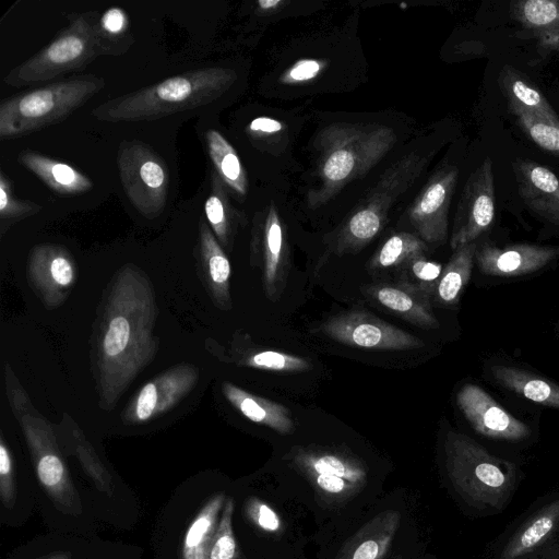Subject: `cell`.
I'll use <instances>...</instances> for the list:
<instances>
[{
    "label": "cell",
    "mask_w": 559,
    "mask_h": 559,
    "mask_svg": "<svg viewBox=\"0 0 559 559\" xmlns=\"http://www.w3.org/2000/svg\"><path fill=\"white\" fill-rule=\"evenodd\" d=\"M157 313L146 275L132 264L121 267L108 287L94 335V372L103 409L114 408L156 356Z\"/></svg>",
    "instance_id": "obj_1"
},
{
    "label": "cell",
    "mask_w": 559,
    "mask_h": 559,
    "mask_svg": "<svg viewBox=\"0 0 559 559\" xmlns=\"http://www.w3.org/2000/svg\"><path fill=\"white\" fill-rule=\"evenodd\" d=\"M395 142L394 130L379 123L342 122L320 130L314 141L319 183L308 192V206H322L353 180L366 176Z\"/></svg>",
    "instance_id": "obj_2"
},
{
    "label": "cell",
    "mask_w": 559,
    "mask_h": 559,
    "mask_svg": "<svg viewBox=\"0 0 559 559\" xmlns=\"http://www.w3.org/2000/svg\"><path fill=\"white\" fill-rule=\"evenodd\" d=\"M236 80V72L228 68L191 70L111 98L92 109V115L107 122L151 121L209 105Z\"/></svg>",
    "instance_id": "obj_3"
},
{
    "label": "cell",
    "mask_w": 559,
    "mask_h": 559,
    "mask_svg": "<svg viewBox=\"0 0 559 559\" xmlns=\"http://www.w3.org/2000/svg\"><path fill=\"white\" fill-rule=\"evenodd\" d=\"M104 86L102 76L84 74L3 99L0 139L23 136L63 121Z\"/></svg>",
    "instance_id": "obj_4"
},
{
    "label": "cell",
    "mask_w": 559,
    "mask_h": 559,
    "mask_svg": "<svg viewBox=\"0 0 559 559\" xmlns=\"http://www.w3.org/2000/svg\"><path fill=\"white\" fill-rule=\"evenodd\" d=\"M428 158L412 151L386 168L376 186L338 226L330 241V251L342 255L367 246L383 229L392 205L425 170Z\"/></svg>",
    "instance_id": "obj_5"
},
{
    "label": "cell",
    "mask_w": 559,
    "mask_h": 559,
    "mask_svg": "<svg viewBox=\"0 0 559 559\" xmlns=\"http://www.w3.org/2000/svg\"><path fill=\"white\" fill-rule=\"evenodd\" d=\"M445 468L456 492L478 509H498L509 499L515 467L491 455L469 437L449 431L444 439Z\"/></svg>",
    "instance_id": "obj_6"
},
{
    "label": "cell",
    "mask_w": 559,
    "mask_h": 559,
    "mask_svg": "<svg viewBox=\"0 0 559 559\" xmlns=\"http://www.w3.org/2000/svg\"><path fill=\"white\" fill-rule=\"evenodd\" d=\"M97 12L71 17L70 24L29 59L14 67L4 78L7 85L21 87L81 70L94 59L114 55L103 37Z\"/></svg>",
    "instance_id": "obj_7"
},
{
    "label": "cell",
    "mask_w": 559,
    "mask_h": 559,
    "mask_svg": "<svg viewBox=\"0 0 559 559\" xmlns=\"http://www.w3.org/2000/svg\"><path fill=\"white\" fill-rule=\"evenodd\" d=\"M288 459L290 465L308 480L317 497L326 504L349 500L367 483L365 463L342 449L296 447L289 452Z\"/></svg>",
    "instance_id": "obj_8"
},
{
    "label": "cell",
    "mask_w": 559,
    "mask_h": 559,
    "mask_svg": "<svg viewBox=\"0 0 559 559\" xmlns=\"http://www.w3.org/2000/svg\"><path fill=\"white\" fill-rule=\"evenodd\" d=\"M117 165L130 203L147 218L158 216L166 206L169 188L162 156L143 142L126 141L118 148Z\"/></svg>",
    "instance_id": "obj_9"
},
{
    "label": "cell",
    "mask_w": 559,
    "mask_h": 559,
    "mask_svg": "<svg viewBox=\"0 0 559 559\" xmlns=\"http://www.w3.org/2000/svg\"><path fill=\"white\" fill-rule=\"evenodd\" d=\"M19 419L43 488L60 511L72 515L80 514V497L49 423L27 413Z\"/></svg>",
    "instance_id": "obj_10"
},
{
    "label": "cell",
    "mask_w": 559,
    "mask_h": 559,
    "mask_svg": "<svg viewBox=\"0 0 559 559\" xmlns=\"http://www.w3.org/2000/svg\"><path fill=\"white\" fill-rule=\"evenodd\" d=\"M250 260L261 272L265 296L277 301L287 284L290 258L285 228L274 203L254 218Z\"/></svg>",
    "instance_id": "obj_11"
},
{
    "label": "cell",
    "mask_w": 559,
    "mask_h": 559,
    "mask_svg": "<svg viewBox=\"0 0 559 559\" xmlns=\"http://www.w3.org/2000/svg\"><path fill=\"white\" fill-rule=\"evenodd\" d=\"M318 331L333 341L356 348L407 350L425 345L416 335L365 310L337 313L322 322Z\"/></svg>",
    "instance_id": "obj_12"
},
{
    "label": "cell",
    "mask_w": 559,
    "mask_h": 559,
    "mask_svg": "<svg viewBox=\"0 0 559 559\" xmlns=\"http://www.w3.org/2000/svg\"><path fill=\"white\" fill-rule=\"evenodd\" d=\"M495 218L492 160L486 157L469 175L460 198L450 240L451 248L474 242Z\"/></svg>",
    "instance_id": "obj_13"
},
{
    "label": "cell",
    "mask_w": 559,
    "mask_h": 559,
    "mask_svg": "<svg viewBox=\"0 0 559 559\" xmlns=\"http://www.w3.org/2000/svg\"><path fill=\"white\" fill-rule=\"evenodd\" d=\"M198 368L181 362L163 371L145 383L122 413L127 425L150 421L176 406L197 384Z\"/></svg>",
    "instance_id": "obj_14"
},
{
    "label": "cell",
    "mask_w": 559,
    "mask_h": 559,
    "mask_svg": "<svg viewBox=\"0 0 559 559\" xmlns=\"http://www.w3.org/2000/svg\"><path fill=\"white\" fill-rule=\"evenodd\" d=\"M459 171L452 165L438 168L407 210V217L426 243H442L448 235V213Z\"/></svg>",
    "instance_id": "obj_15"
},
{
    "label": "cell",
    "mask_w": 559,
    "mask_h": 559,
    "mask_svg": "<svg viewBox=\"0 0 559 559\" xmlns=\"http://www.w3.org/2000/svg\"><path fill=\"white\" fill-rule=\"evenodd\" d=\"M33 289L50 307L59 306L75 281V264L70 252L59 245L35 246L28 260Z\"/></svg>",
    "instance_id": "obj_16"
},
{
    "label": "cell",
    "mask_w": 559,
    "mask_h": 559,
    "mask_svg": "<svg viewBox=\"0 0 559 559\" xmlns=\"http://www.w3.org/2000/svg\"><path fill=\"white\" fill-rule=\"evenodd\" d=\"M456 402L471 426L480 435L510 441L530 436L523 421L504 411L487 392L475 384H465L456 395Z\"/></svg>",
    "instance_id": "obj_17"
},
{
    "label": "cell",
    "mask_w": 559,
    "mask_h": 559,
    "mask_svg": "<svg viewBox=\"0 0 559 559\" xmlns=\"http://www.w3.org/2000/svg\"><path fill=\"white\" fill-rule=\"evenodd\" d=\"M559 248L516 243L503 248L477 246L475 260L479 270L491 276H520L536 272L557 259Z\"/></svg>",
    "instance_id": "obj_18"
},
{
    "label": "cell",
    "mask_w": 559,
    "mask_h": 559,
    "mask_svg": "<svg viewBox=\"0 0 559 559\" xmlns=\"http://www.w3.org/2000/svg\"><path fill=\"white\" fill-rule=\"evenodd\" d=\"M519 194L535 213L559 226V178L547 167L531 160L513 163Z\"/></svg>",
    "instance_id": "obj_19"
},
{
    "label": "cell",
    "mask_w": 559,
    "mask_h": 559,
    "mask_svg": "<svg viewBox=\"0 0 559 559\" xmlns=\"http://www.w3.org/2000/svg\"><path fill=\"white\" fill-rule=\"evenodd\" d=\"M401 519L397 510L378 513L343 544L336 559H383L397 533Z\"/></svg>",
    "instance_id": "obj_20"
},
{
    "label": "cell",
    "mask_w": 559,
    "mask_h": 559,
    "mask_svg": "<svg viewBox=\"0 0 559 559\" xmlns=\"http://www.w3.org/2000/svg\"><path fill=\"white\" fill-rule=\"evenodd\" d=\"M366 294L383 308L421 329H437L439 325L430 296L409 285L379 283L369 286Z\"/></svg>",
    "instance_id": "obj_21"
},
{
    "label": "cell",
    "mask_w": 559,
    "mask_h": 559,
    "mask_svg": "<svg viewBox=\"0 0 559 559\" xmlns=\"http://www.w3.org/2000/svg\"><path fill=\"white\" fill-rule=\"evenodd\" d=\"M17 158L24 168L58 194H82L93 188V182L88 177L67 163L31 150L22 151Z\"/></svg>",
    "instance_id": "obj_22"
},
{
    "label": "cell",
    "mask_w": 559,
    "mask_h": 559,
    "mask_svg": "<svg viewBox=\"0 0 559 559\" xmlns=\"http://www.w3.org/2000/svg\"><path fill=\"white\" fill-rule=\"evenodd\" d=\"M222 392L225 399L251 421L284 436L295 431V421L286 406L249 393L227 381L223 382Z\"/></svg>",
    "instance_id": "obj_23"
},
{
    "label": "cell",
    "mask_w": 559,
    "mask_h": 559,
    "mask_svg": "<svg viewBox=\"0 0 559 559\" xmlns=\"http://www.w3.org/2000/svg\"><path fill=\"white\" fill-rule=\"evenodd\" d=\"M499 84L512 114L530 112L559 127V117L544 94L521 72L504 64Z\"/></svg>",
    "instance_id": "obj_24"
},
{
    "label": "cell",
    "mask_w": 559,
    "mask_h": 559,
    "mask_svg": "<svg viewBox=\"0 0 559 559\" xmlns=\"http://www.w3.org/2000/svg\"><path fill=\"white\" fill-rule=\"evenodd\" d=\"M511 12L545 50L559 51V0L516 1Z\"/></svg>",
    "instance_id": "obj_25"
},
{
    "label": "cell",
    "mask_w": 559,
    "mask_h": 559,
    "mask_svg": "<svg viewBox=\"0 0 559 559\" xmlns=\"http://www.w3.org/2000/svg\"><path fill=\"white\" fill-rule=\"evenodd\" d=\"M200 257L210 290L217 306L230 308V263L211 227L204 219L199 223Z\"/></svg>",
    "instance_id": "obj_26"
},
{
    "label": "cell",
    "mask_w": 559,
    "mask_h": 559,
    "mask_svg": "<svg viewBox=\"0 0 559 559\" xmlns=\"http://www.w3.org/2000/svg\"><path fill=\"white\" fill-rule=\"evenodd\" d=\"M559 523V499L535 512L509 539L500 559H520L540 545Z\"/></svg>",
    "instance_id": "obj_27"
},
{
    "label": "cell",
    "mask_w": 559,
    "mask_h": 559,
    "mask_svg": "<svg viewBox=\"0 0 559 559\" xmlns=\"http://www.w3.org/2000/svg\"><path fill=\"white\" fill-rule=\"evenodd\" d=\"M226 498L223 492L216 493L194 518L185 536L182 559H209Z\"/></svg>",
    "instance_id": "obj_28"
},
{
    "label": "cell",
    "mask_w": 559,
    "mask_h": 559,
    "mask_svg": "<svg viewBox=\"0 0 559 559\" xmlns=\"http://www.w3.org/2000/svg\"><path fill=\"white\" fill-rule=\"evenodd\" d=\"M491 373L507 389L523 397L559 409V385L510 366H493Z\"/></svg>",
    "instance_id": "obj_29"
},
{
    "label": "cell",
    "mask_w": 559,
    "mask_h": 559,
    "mask_svg": "<svg viewBox=\"0 0 559 559\" xmlns=\"http://www.w3.org/2000/svg\"><path fill=\"white\" fill-rule=\"evenodd\" d=\"M205 144L214 171L230 190L245 195L248 190L246 170L233 145L216 130L205 132Z\"/></svg>",
    "instance_id": "obj_30"
},
{
    "label": "cell",
    "mask_w": 559,
    "mask_h": 559,
    "mask_svg": "<svg viewBox=\"0 0 559 559\" xmlns=\"http://www.w3.org/2000/svg\"><path fill=\"white\" fill-rule=\"evenodd\" d=\"M477 243L471 242L453 250L449 262L442 270L435 296L442 305H454L469 281Z\"/></svg>",
    "instance_id": "obj_31"
},
{
    "label": "cell",
    "mask_w": 559,
    "mask_h": 559,
    "mask_svg": "<svg viewBox=\"0 0 559 559\" xmlns=\"http://www.w3.org/2000/svg\"><path fill=\"white\" fill-rule=\"evenodd\" d=\"M427 243L412 233L401 231L392 235L371 258L368 269L379 271L401 267L411 259L425 254Z\"/></svg>",
    "instance_id": "obj_32"
},
{
    "label": "cell",
    "mask_w": 559,
    "mask_h": 559,
    "mask_svg": "<svg viewBox=\"0 0 559 559\" xmlns=\"http://www.w3.org/2000/svg\"><path fill=\"white\" fill-rule=\"evenodd\" d=\"M204 211L218 242L226 248L229 247L235 229V212L225 185L214 170L211 173V193L205 201Z\"/></svg>",
    "instance_id": "obj_33"
},
{
    "label": "cell",
    "mask_w": 559,
    "mask_h": 559,
    "mask_svg": "<svg viewBox=\"0 0 559 559\" xmlns=\"http://www.w3.org/2000/svg\"><path fill=\"white\" fill-rule=\"evenodd\" d=\"M443 266L440 263L430 261L425 254L415 257L400 267L399 282L409 285L430 297L441 276Z\"/></svg>",
    "instance_id": "obj_34"
},
{
    "label": "cell",
    "mask_w": 559,
    "mask_h": 559,
    "mask_svg": "<svg viewBox=\"0 0 559 559\" xmlns=\"http://www.w3.org/2000/svg\"><path fill=\"white\" fill-rule=\"evenodd\" d=\"M234 500L227 497L212 542L209 559H243L233 528Z\"/></svg>",
    "instance_id": "obj_35"
},
{
    "label": "cell",
    "mask_w": 559,
    "mask_h": 559,
    "mask_svg": "<svg viewBox=\"0 0 559 559\" xmlns=\"http://www.w3.org/2000/svg\"><path fill=\"white\" fill-rule=\"evenodd\" d=\"M242 366L274 372H305L311 364L299 356L276 350H261L241 360Z\"/></svg>",
    "instance_id": "obj_36"
},
{
    "label": "cell",
    "mask_w": 559,
    "mask_h": 559,
    "mask_svg": "<svg viewBox=\"0 0 559 559\" xmlns=\"http://www.w3.org/2000/svg\"><path fill=\"white\" fill-rule=\"evenodd\" d=\"M518 124L523 132L540 148L559 158V127L554 126L530 112H515Z\"/></svg>",
    "instance_id": "obj_37"
},
{
    "label": "cell",
    "mask_w": 559,
    "mask_h": 559,
    "mask_svg": "<svg viewBox=\"0 0 559 559\" xmlns=\"http://www.w3.org/2000/svg\"><path fill=\"white\" fill-rule=\"evenodd\" d=\"M41 210V206L28 200H21L13 194L12 181L0 170V218L11 223L24 217L34 215Z\"/></svg>",
    "instance_id": "obj_38"
},
{
    "label": "cell",
    "mask_w": 559,
    "mask_h": 559,
    "mask_svg": "<svg viewBox=\"0 0 559 559\" xmlns=\"http://www.w3.org/2000/svg\"><path fill=\"white\" fill-rule=\"evenodd\" d=\"M99 28L103 37L110 46L114 55L123 53L129 47L123 43L128 28V17L120 8H110L99 17Z\"/></svg>",
    "instance_id": "obj_39"
},
{
    "label": "cell",
    "mask_w": 559,
    "mask_h": 559,
    "mask_svg": "<svg viewBox=\"0 0 559 559\" xmlns=\"http://www.w3.org/2000/svg\"><path fill=\"white\" fill-rule=\"evenodd\" d=\"M247 519L260 531L280 535L284 531V523L278 513L258 497H250L245 504Z\"/></svg>",
    "instance_id": "obj_40"
},
{
    "label": "cell",
    "mask_w": 559,
    "mask_h": 559,
    "mask_svg": "<svg viewBox=\"0 0 559 559\" xmlns=\"http://www.w3.org/2000/svg\"><path fill=\"white\" fill-rule=\"evenodd\" d=\"M0 496L7 508L13 507L15 501L13 464L11 453L2 436L0 438Z\"/></svg>",
    "instance_id": "obj_41"
},
{
    "label": "cell",
    "mask_w": 559,
    "mask_h": 559,
    "mask_svg": "<svg viewBox=\"0 0 559 559\" xmlns=\"http://www.w3.org/2000/svg\"><path fill=\"white\" fill-rule=\"evenodd\" d=\"M325 67V62L318 59L305 58L296 61L282 75L280 81L284 84H298L317 78Z\"/></svg>",
    "instance_id": "obj_42"
},
{
    "label": "cell",
    "mask_w": 559,
    "mask_h": 559,
    "mask_svg": "<svg viewBox=\"0 0 559 559\" xmlns=\"http://www.w3.org/2000/svg\"><path fill=\"white\" fill-rule=\"evenodd\" d=\"M283 128L278 120L269 117H259L253 119L248 129L252 134H271L281 131Z\"/></svg>",
    "instance_id": "obj_43"
},
{
    "label": "cell",
    "mask_w": 559,
    "mask_h": 559,
    "mask_svg": "<svg viewBox=\"0 0 559 559\" xmlns=\"http://www.w3.org/2000/svg\"><path fill=\"white\" fill-rule=\"evenodd\" d=\"M258 7L261 9V10H272L274 8H277L278 5L283 4V1L281 0H260L258 1Z\"/></svg>",
    "instance_id": "obj_44"
},
{
    "label": "cell",
    "mask_w": 559,
    "mask_h": 559,
    "mask_svg": "<svg viewBox=\"0 0 559 559\" xmlns=\"http://www.w3.org/2000/svg\"><path fill=\"white\" fill-rule=\"evenodd\" d=\"M46 559H70V555L68 552H59L51 555Z\"/></svg>",
    "instance_id": "obj_45"
}]
</instances>
